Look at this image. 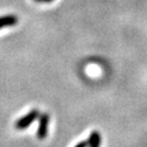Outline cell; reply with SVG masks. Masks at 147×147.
I'll return each instance as SVG.
<instances>
[{
  "label": "cell",
  "mask_w": 147,
  "mask_h": 147,
  "mask_svg": "<svg viewBox=\"0 0 147 147\" xmlns=\"http://www.w3.org/2000/svg\"><path fill=\"white\" fill-rule=\"evenodd\" d=\"M74 147H88V142H86V141L80 142L79 144H76Z\"/></svg>",
  "instance_id": "obj_5"
},
{
  "label": "cell",
  "mask_w": 147,
  "mask_h": 147,
  "mask_svg": "<svg viewBox=\"0 0 147 147\" xmlns=\"http://www.w3.org/2000/svg\"><path fill=\"white\" fill-rule=\"evenodd\" d=\"M53 0H42V2H51Z\"/></svg>",
  "instance_id": "obj_6"
},
{
  "label": "cell",
  "mask_w": 147,
  "mask_h": 147,
  "mask_svg": "<svg viewBox=\"0 0 147 147\" xmlns=\"http://www.w3.org/2000/svg\"><path fill=\"white\" fill-rule=\"evenodd\" d=\"M18 16L13 14H8V16H0V30L3 27H10L14 26L18 23Z\"/></svg>",
  "instance_id": "obj_3"
},
{
  "label": "cell",
  "mask_w": 147,
  "mask_h": 147,
  "mask_svg": "<svg viewBox=\"0 0 147 147\" xmlns=\"http://www.w3.org/2000/svg\"><path fill=\"white\" fill-rule=\"evenodd\" d=\"M35 1H37V2H42V0H35Z\"/></svg>",
  "instance_id": "obj_7"
},
{
  "label": "cell",
  "mask_w": 147,
  "mask_h": 147,
  "mask_svg": "<svg viewBox=\"0 0 147 147\" xmlns=\"http://www.w3.org/2000/svg\"><path fill=\"white\" fill-rule=\"evenodd\" d=\"M100 141H101V137L100 134L97 131H93L90 133L88 138V147H99Z\"/></svg>",
  "instance_id": "obj_4"
},
{
  "label": "cell",
  "mask_w": 147,
  "mask_h": 147,
  "mask_svg": "<svg viewBox=\"0 0 147 147\" xmlns=\"http://www.w3.org/2000/svg\"><path fill=\"white\" fill-rule=\"evenodd\" d=\"M38 117H39L38 110L37 109H33V110H31L27 113L26 116L22 117V118H20L19 120L16 121L14 126H16V130H24V129H26V127L31 125L34 121L37 120Z\"/></svg>",
  "instance_id": "obj_1"
},
{
  "label": "cell",
  "mask_w": 147,
  "mask_h": 147,
  "mask_svg": "<svg viewBox=\"0 0 147 147\" xmlns=\"http://www.w3.org/2000/svg\"><path fill=\"white\" fill-rule=\"evenodd\" d=\"M38 129H37V137L38 140H45L47 136L48 123H49V116L47 113H42L38 117Z\"/></svg>",
  "instance_id": "obj_2"
}]
</instances>
